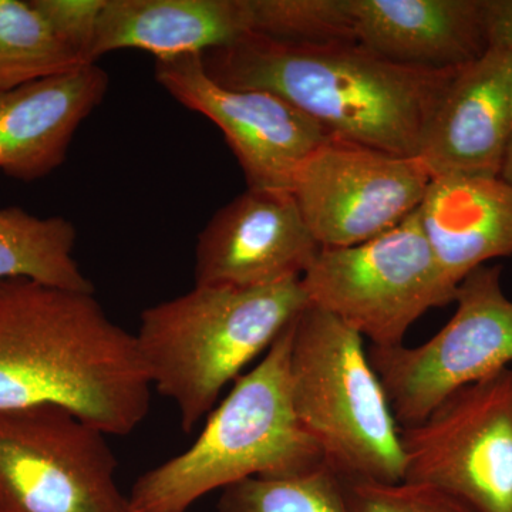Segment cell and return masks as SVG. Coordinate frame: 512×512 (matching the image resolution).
I'll list each match as a JSON object with an SVG mask.
<instances>
[{
	"instance_id": "7",
	"label": "cell",
	"mask_w": 512,
	"mask_h": 512,
	"mask_svg": "<svg viewBox=\"0 0 512 512\" xmlns=\"http://www.w3.org/2000/svg\"><path fill=\"white\" fill-rule=\"evenodd\" d=\"M107 437L56 404L0 410V512H131Z\"/></svg>"
},
{
	"instance_id": "8",
	"label": "cell",
	"mask_w": 512,
	"mask_h": 512,
	"mask_svg": "<svg viewBox=\"0 0 512 512\" xmlns=\"http://www.w3.org/2000/svg\"><path fill=\"white\" fill-rule=\"evenodd\" d=\"M503 268L483 265L458 285L456 313L423 345L370 346V363L400 429L426 419L451 394L512 363V301Z\"/></svg>"
},
{
	"instance_id": "12",
	"label": "cell",
	"mask_w": 512,
	"mask_h": 512,
	"mask_svg": "<svg viewBox=\"0 0 512 512\" xmlns=\"http://www.w3.org/2000/svg\"><path fill=\"white\" fill-rule=\"evenodd\" d=\"M319 249L291 192L247 188L202 229L195 285L256 288L301 279Z\"/></svg>"
},
{
	"instance_id": "14",
	"label": "cell",
	"mask_w": 512,
	"mask_h": 512,
	"mask_svg": "<svg viewBox=\"0 0 512 512\" xmlns=\"http://www.w3.org/2000/svg\"><path fill=\"white\" fill-rule=\"evenodd\" d=\"M356 43L427 70L460 69L493 39L491 0H348Z\"/></svg>"
},
{
	"instance_id": "10",
	"label": "cell",
	"mask_w": 512,
	"mask_h": 512,
	"mask_svg": "<svg viewBox=\"0 0 512 512\" xmlns=\"http://www.w3.org/2000/svg\"><path fill=\"white\" fill-rule=\"evenodd\" d=\"M430 181L419 157L333 138L299 167L291 194L320 248H346L402 224Z\"/></svg>"
},
{
	"instance_id": "13",
	"label": "cell",
	"mask_w": 512,
	"mask_h": 512,
	"mask_svg": "<svg viewBox=\"0 0 512 512\" xmlns=\"http://www.w3.org/2000/svg\"><path fill=\"white\" fill-rule=\"evenodd\" d=\"M511 133L510 53L493 26L487 52L461 67L441 97L424 134L419 158L431 178L500 177Z\"/></svg>"
},
{
	"instance_id": "17",
	"label": "cell",
	"mask_w": 512,
	"mask_h": 512,
	"mask_svg": "<svg viewBox=\"0 0 512 512\" xmlns=\"http://www.w3.org/2000/svg\"><path fill=\"white\" fill-rule=\"evenodd\" d=\"M251 33L248 0H107L90 60L123 49L156 60L201 56Z\"/></svg>"
},
{
	"instance_id": "23",
	"label": "cell",
	"mask_w": 512,
	"mask_h": 512,
	"mask_svg": "<svg viewBox=\"0 0 512 512\" xmlns=\"http://www.w3.org/2000/svg\"><path fill=\"white\" fill-rule=\"evenodd\" d=\"M107 0H32L56 35L84 62L92 63L94 39Z\"/></svg>"
},
{
	"instance_id": "24",
	"label": "cell",
	"mask_w": 512,
	"mask_h": 512,
	"mask_svg": "<svg viewBox=\"0 0 512 512\" xmlns=\"http://www.w3.org/2000/svg\"><path fill=\"white\" fill-rule=\"evenodd\" d=\"M491 22L510 53L512 73V0H491Z\"/></svg>"
},
{
	"instance_id": "5",
	"label": "cell",
	"mask_w": 512,
	"mask_h": 512,
	"mask_svg": "<svg viewBox=\"0 0 512 512\" xmlns=\"http://www.w3.org/2000/svg\"><path fill=\"white\" fill-rule=\"evenodd\" d=\"M363 340L309 303L293 323V409L340 480L400 483V426Z\"/></svg>"
},
{
	"instance_id": "11",
	"label": "cell",
	"mask_w": 512,
	"mask_h": 512,
	"mask_svg": "<svg viewBox=\"0 0 512 512\" xmlns=\"http://www.w3.org/2000/svg\"><path fill=\"white\" fill-rule=\"evenodd\" d=\"M156 79L178 103L220 128L248 190L291 192L299 167L333 140L325 128L275 94L214 82L200 55L156 60Z\"/></svg>"
},
{
	"instance_id": "3",
	"label": "cell",
	"mask_w": 512,
	"mask_h": 512,
	"mask_svg": "<svg viewBox=\"0 0 512 512\" xmlns=\"http://www.w3.org/2000/svg\"><path fill=\"white\" fill-rule=\"evenodd\" d=\"M308 305L301 279H291L256 288L195 285L141 313L138 355L151 387L177 407L185 433Z\"/></svg>"
},
{
	"instance_id": "6",
	"label": "cell",
	"mask_w": 512,
	"mask_h": 512,
	"mask_svg": "<svg viewBox=\"0 0 512 512\" xmlns=\"http://www.w3.org/2000/svg\"><path fill=\"white\" fill-rule=\"evenodd\" d=\"M309 303L370 340L375 348L403 345L414 323L456 299L416 211L380 237L346 248H320L301 278Z\"/></svg>"
},
{
	"instance_id": "20",
	"label": "cell",
	"mask_w": 512,
	"mask_h": 512,
	"mask_svg": "<svg viewBox=\"0 0 512 512\" xmlns=\"http://www.w3.org/2000/svg\"><path fill=\"white\" fill-rule=\"evenodd\" d=\"M218 512H350L345 485L326 463L299 476L248 478L222 490Z\"/></svg>"
},
{
	"instance_id": "22",
	"label": "cell",
	"mask_w": 512,
	"mask_h": 512,
	"mask_svg": "<svg viewBox=\"0 0 512 512\" xmlns=\"http://www.w3.org/2000/svg\"><path fill=\"white\" fill-rule=\"evenodd\" d=\"M350 512H474L431 485L343 481Z\"/></svg>"
},
{
	"instance_id": "15",
	"label": "cell",
	"mask_w": 512,
	"mask_h": 512,
	"mask_svg": "<svg viewBox=\"0 0 512 512\" xmlns=\"http://www.w3.org/2000/svg\"><path fill=\"white\" fill-rule=\"evenodd\" d=\"M107 89L109 76L94 63L0 92V171L25 183L56 171Z\"/></svg>"
},
{
	"instance_id": "19",
	"label": "cell",
	"mask_w": 512,
	"mask_h": 512,
	"mask_svg": "<svg viewBox=\"0 0 512 512\" xmlns=\"http://www.w3.org/2000/svg\"><path fill=\"white\" fill-rule=\"evenodd\" d=\"M89 64L56 35L32 0H0V92Z\"/></svg>"
},
{
	"instance_id": "1",
	"label": "cell",
	"mask_w": 512,
	"mask_h": 512,
	"mask_svg": "<svg viewBox=\"0 0 512 512\" xmlns=\"http://www.w3.org/2000/svg\"><path fill=\"white\" fill-rule=\"evenodd\" d=\"M151 390L136 336L94 292L0 282V410L56 404L127 436L146 420Z\"/></svg>"
},
{
	"instance_id": "9",
	"label": "cell",
	"mask_w": 512,
	"mask_h": 512,
	"mask_svg": "<svg viewBox=\"0 0 512 512\" xmlns=\"http://www.w3.org/2000/svg\"><path fill=\"white\" fill-rule=\"evenodd\" d=\"M403 481L439 488L474 512H512V367L451 394L400 429Z\"/></svg>"
},
{
	"instance_id": "2",
	"label": "cell",
	"mask_w": 512,
	"mask_h": 512,
	"mask_svg": "<svg viewBox=\"0 0 512 512\" xmlns=\"http://www.w3.org/2000/svg\"><path fill=\"white\" fill-rule=\"evenodd\" d=\"M201 63L221 86L288 101L335 140L402 157H419L431 117L461 69L403 66L356 42L293 43L254 33L202 53Z\"/></svg>"
},
{
	"instance_id": "25",
	"label": "cell",
	"mask_w": 512,
	"mask_h": 512,
	"mask_svg": "<svg viewBox=\"0 0 512 512\" xmlns=\"http://www.w3.org/2000/svg\"><path fill=\"white\" fill-rule=\"evenodd\" d=\"M500 178L504 181L512 191V133L510 141H508L507 150H505V156L503 165H501Z\"/></svg>"
},
{
	"instance_id": "26",
	"label": "cell",
	"mask_w": 512,
	"mask_h": 512,
	"mask_svg": "<svg viewBox=\"0 0 512 512\" xmlns=\"http://www.w3.org/2000/svg\"><path fill=\"white\" fill-rule=\"evenodd\" d=\"M131 512H136V511L131 510Z\"/></svg>"
},
{
	"instance_id": "16",
	"label": "cell",
	"mask_w": 512,
	"mask_h": 512,
	"mask_svg": "<svg viewBox=\"0 0 512 512\" xmlns=\"http://www.w3.org/2000/svg\"><path fill=\"white\" fill-rule=\"evenodd\" d=\"M416 214L437 264L456 288L491 259L512 256V191L500 177L431 178Z\"/></svg>"
},
{
	"instance_id": "18",
	"label": "cell",
	"mask_w": 512,
	"mask_h": 512,
	"mask_svg": "<svg viewBox=\"0 0 512 512\" xmlns=\"http://www.w3.org/2000/svg\"><path fill=\"white\" fill-rule=\"evenodd\" d=\"M77 232L63 217L40 218L20 207L0 208V282L30 279L39 284L94 292L74 245Z\"/></svg>"
},
{
	"instance_id": "4",
	"label": "cell",
	"mask_w": 512,
	"mask_h": 512,
	"mask_svg": "<svg viewBox=\"0 0 512 512\" xmlns=\"http://www.w3.org/2000/svg\"><path fill=\"white\" fill-rule=\"evenodd\" d=\"M295 320L261 362L235 380L194 444L138 477L128 495L131 510L187 512L205 495L239 481L299 476L325 463L293 409Z\"/></svg>"
},
{
	"instance_id": "21",
	"label": "cell",
	"mask_w": 512,
	"mask_h": 512,
	"mask_svg": "<svg viewBox=\"0 0 512 512\" xmlns=\"http://www.w3.org/2000/svg\"><path fill=\"white\" fill-rule=\"evenodd\" d=\"M254 35L293 43L356 42L348 0H248Z\"/></svg>"
}]
</instances>
